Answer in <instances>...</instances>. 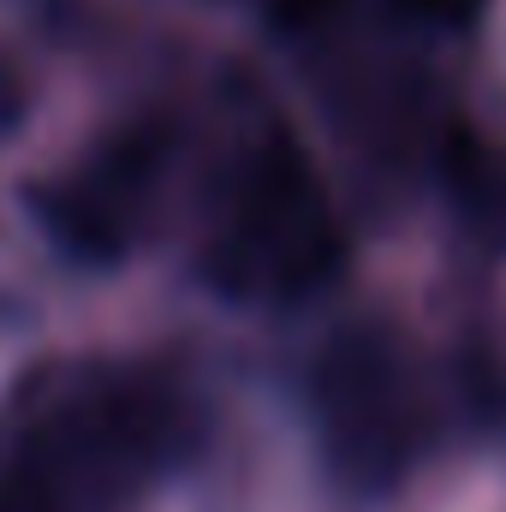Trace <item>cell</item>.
I'll use <instances>...</instances> for the list:
<instances>
[{
    "label": "cell",
    "mask_w": 506,
    "mask_h": 512,
    "mask_svg": "<svg viewBox=\"0 0 506 512\" xmlns=\"http://www.w3.org/2000/svg\"><path fill=\"white\" fill-rule=\"evenodd\" d=\"M340 256V227L304 149L286 131H268L227 185L221 233L209 245L215 286L233 298H304L334 280Z\"/></svg>",
    "instance_id": "obj_1"
},
{
    "label": "cell",
    "mask_w": 506,
    "mask_h": 512,
    "mask_svg": "<svg viewBox=\"0 0 506 512\" xmlns=\"http://www.w3.org/2000/svg\"><path fill=\"white\" fill-rule=\"evenodd\" d=\"M316 435L328 471L358 489L387 495L429 447V393L411 364V346L387 322H352L316 358Z\"/></svg>",
    "instance_id": "obj_2"
},
{
    "label": "cell",
    "mask_w": 506,
    "mask_h": 512,
    "mask_svg": "<svg viewBox=\"0 0 506 512\" xmlns=\"http://www.w3.org/2000/svg\"><path fill=\"white\" fill-rule=\"evenodd\" d=\"M24 203L36 209L42 233L72 256V262H114L120 256V227L102 215V203H90L78 191H48V185H36Z\"/></svg>",
    "instance_id": "obj_3"
},
{
    "label": "cell",
    "mask_w": 506,
    "mask_h": 512,
    "mask_svg": "<svg viewBox=\"0 0 506 512\" xmlns=\"http://www.w3.org/2000/svg\"><path fill=\"white\" fill-rule=\"evenodd\" d=\"M399 6H411V12H417V18H429V24L465 30V24H477V12H483L489 0H399Z\"/></svg>",
    "instance_id": "obj_4"
},
{
    "label": "cell",
    "mask_w": 506,
    "mask_h": 512,
    "mask_svg": "<svg viewBox=\"0 0 506 512\" xmlns=\"http://www.w3.org/2000/svg\"><path fill=\"white\" fill-rule=\"evenodd\" d=\"M340 0H268V18L280 30H304V24H322Z\"/></svg>",
    "instance_id": "obj_5"
},
{
    "label": "cell",
    "mask_w": 506,
    "mask_h": 512,
    "mask_svg": "<svg viewBox=\"0 0 506 512\" xmlns=\"http://www.w3.org/2000/svg\"><path fill=\"white\" fill-rule=\"evenodd\" d=\"M24 108H30V96H24V78L0 60V137H12V131L24 126Z\"/></svg>",
    "instance_id": "obj_6"
},
{
    "label": "cell",
    "mask_w": 506,
    "mask_h": 512,
    "mask_svg": "<svg viewBox=\"0 0 506 512\" xmlns=\"http://www.w3.org/2000/svg\"><path fill=\"white\" fill-rule=\"evenodd\" d=\"M501 221H506V173H501Z\"/></svg>",
    "instance_id": "obj_7"
},
{
    "label": "cell",
    "mask_w": 506,
    "mask_h": 512,
    "mask_svg": "<svg viewBox=\"0 0 506 512\" xmlns=\"http://www.w3.org/2000/svg\"><path fill=\"white\" fill-rule=\"evenodd\" d=\"M0 316H6V310H0Z\"/></svg>",
    "instance_id": "obj_8"
}]
</instances>
